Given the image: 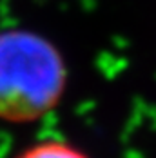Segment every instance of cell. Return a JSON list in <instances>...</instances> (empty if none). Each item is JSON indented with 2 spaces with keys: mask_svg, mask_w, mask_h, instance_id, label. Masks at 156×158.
<instances>
[{
  "mask_svg": "<svg viewBox=\"0 0 156 158\" xmlns=\"http://www.w3.org/2000/svg\"><path fill=\"white\" fill-rule=\"evenodd\" d=\"M67 71L60 51L27 29L0 31V120L27 124L62 100Z\"/></svg>",
  "mask_w": 156,
  "mask_h": 158,
  "instance_id": "1",
  "label": "cell"
},
{
  "mask_svg": "<svg viewBox=\"0 0 156 158\" xmlns=\"http://www.w3.org/2000/svg\"><path fill=\"white\" fill-rule=\"evenodd\" d=\"M16 158H89L84 151L62 140H44L26 147Z\"/></svg>",
  "mask_w": 156,
  "mask_h": 158,
  "instance_id": "2",
  "label": "cell"
}]
</instances>
